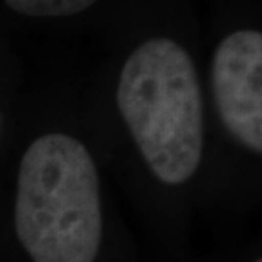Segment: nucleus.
Here are the masks:
<instances>
[{"instance_id": "1", "label": "nucleus", "mask_w": 262, "mask_h": 262, "mask_svg": "<svg viewBox=\"0 0 262 262\" xmlns=\"http://www.w3.org/2000/svg\"><path fill=\"white\" fill-rule=\"evenodd\" d=\"M0 255L14 262H136L85 120H19L0 156Z\"/></svg>"}, {"instance_id": "4", "label": "nucleus", "mask_w": 262, "mask_h": 262, "mask_svg": "<svg viewBox=\"0 0 262 262\" xmlns=\"http://www.w3.org/2000/svg\"><path fill=\"white\" fill-rule=\"evenodd\" d=\"M5 5L26 17H71L85 12L98 0H4Z\"/></svg>"}, {"instance_id": "5", "label": "nucleus", "mask_w": 262, "mask_h": 262, "mask_svg": "<svg viewBox=\"0 0 262 262\" xmlns=\"http://www.w3.org/2000/svg\"><path fill=\"white\" fill-rule=\"evenodd\" d=\"M19 117L15 115L14 108H10L0 93V156L7 149L9 142L12 141L15 130L19 125Z\"/></svg>"}, {"instance_id": "2", "label": "nucleus", "mask_w": 262, "mask_h": 262, "mask_svg": "<svg viewBox=\"0 0 262 262\" xmlns=\"http://www.w3.org/2000/svg\"><path fill=\"white\" fill-rule=\"evenodd\" d=\"M85 122L112 185L141 210H152L156 193L178 196L205 164L202 80L191 53L169 36L125 53Z\"/></svg>"}, {"instance_id": "3", "label": "nucleus", "mask_w": 262, "mask_h": 262, "mask_svg": "<svg viewBox=\"0 0 262 262\" xmlns=\"http://www.w3.org/2000/svg\"><path fill=\"white\" fill-rule=\"evenodd\" d=\"M210 90L224 130L242 147L262 154V31L237 29L216 42Z\"/></svg>"}, {"instance_id": "6", "label": "nucleus", "mask_w": 262, "mask_h": 262, "mask_svg": "<svg viewBox=\"0 0 262 262\" xmlns=\"http://www.w3.org/2000/svg\"><path fill=\"white\" fill-rule=\"evenodd\" d=\"M0 262H14V260H10V259H7V257H2V255H0Z\"/></svg>"}, {"instance_id": "7", "label": "nucleus", "mask_w": 262, "mask_h": 262, "mask_svg": "<svg viewBox=\"0 0 262 262\" xmlns=\"http://www.w3.org/2000/svg\"><path fill=\"white\" fill-rule=\"evenodd\" d=\"M254 262H262V257H260V259H257V260H254Z\"/></svg>"}]
</instances>
